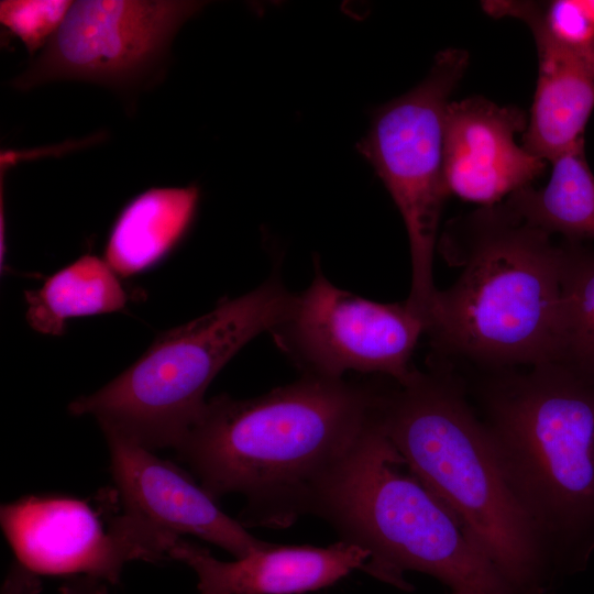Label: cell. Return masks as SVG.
Masks as SVG:
<instances>
[{
	"label": "cell",
	"mask_w": 594,
	"mask_h": 594,
	"mask_svg": "<svg viewBox=\"0 0 594 594\" xmlns=\"http://www.w3.org/2000/svg\"><path fill=\"white\" fill-rule=\"evenodd\" d=\"M548 184L527 186L502 201L519 219L568 242L594 239V175L585 157L584 141L551 161Z\"/></svg>",
	"instance_id": "16"
},
{
	"label": "cell",
	"mask_w": 594,
	"mask_h": 594,
	"mask_svg": "<svg viewBox=\"0 0 594 594\" xmlns=\"http://www.w3.org/2000/svg\"><path fill=\"white\" fill-rule=\"evenodd\" d=\"M531 33L539 70L522 146L551 162L583 139L594 109V42L572 46Z\"/></svg>",
	"instance_id": "14"
},
{
	"label": "cell",
	"mask_w": 594,
	"mask_h": 594,
	"mask_svg": "<svg viewBox=\"0 0 594 594\" xmlns=\"http://www.w3.org/2000/svg\"><path fill=\"white\" fill-rule=\"evenodd\" d=\"M197 1L73 2L42 54L15 80L21 89L53 80L128 85L153 66Z\"/></svg>",
	"instance_id": "9"
},
{
	"label": "cell",
	"mask_w": 594,
	"mask_h": 594,
	"mask_svg": "<svg viewBox=\"0 0 594 594\" xmlns=\"http://www.w3.org/2000/svg\"><path fill=\"white\" fill-rule=\"evenodd\" d=\"M462 48L438 53L425 79L378 108L358 144L391 194L404 220L410 248L408 305L429 318L437 288L433 255L439 221L449 196L443 175V121L449 98L463 77Z\"/></svg>",
	"instance_id": "7"
},
{
	"label": "cell",
	"mask_w": 594,
	"mask_h": 594,
	"mask_svg": "<svg viewBox=\"0 0 594 594\" xmlns=\"http://www.w3.org/2000/svg\"><path fill=\"white\" fill-rule=\"evenodd\" d=\"M396 385L381 387L375 418L411 471L516 587L554 594L561 576L551 552L462 392L417 370Z\"/></svg>",
	"instance_id": "2"
},
{
	"label": "cell",
	"mask_w": 594,
	"mask_h": 594,
	"mask_svg": "<svg viewBox=\"0 0 594 594\" xmlns=\"http://www.w3.org/2000/svg\"><path fill=\"white\" fill-rule=\"evenodd\" d=\"M309 515L363 548V569L400 590L404 574L426 573L463 594H525L483 552L448 507L411 471L375 414L322 481Z\"/></svg>",
	"instance_id": "4"
},
{
	"label": "cell",
	"mask_w": 594,
	"mask_h": 594,
	"mask_svg": "<svg viewBox=\"0 0 594 594\" xmlns=\"http://www.w3.org/2000/svg\"><path fill=\"white\" fill-rule=\"evenodd\" d=\"M380 386L314 375L264 395L212 397L176 449L215 499L241 494L245 528L309 515L322 481L371 422Z\"/></svg>",
	"instance_id": "1"
},
{
	"label": "cell",
	"mask_w": 594,
	"mask_h": 594,
	"mask_svg": "<svg viewBox=\"0 0 594 594\" xmlns=\"http://www.w3.org/2000/svg\"><path fill=\"white\" fill-rule=\"evenodd\" d=\"M169 558L189 565L199 594H299L327 587L355 569H364L370 554L339 540L328 547L268 543L233 561L179 537Z\"/></svg>",
	"instance_id": "13"
},
{
	"label": "cell",
	"mask_w": 594,
	"mask_h": 594,
	"mask_svg": "<svg viewBox=\"0 0 594 594\" xmlns=\"http://www.w3.org/2000/svg\"><path fill=\"white\" fill-rule=\"evenodd\" d=\"M103 258L86 254L25 292L26 320L35 331L59 336L70 318L122 310L128 294Z\"/></svg>",
	"instance_id": "17"
},
{
	"label": "cell",
	"mask_w": 594,
	"mask_h": 594,
	"mask_svg": "<svg viewBox=\"0 0 594 594\" xmlns=\"http://www.w3.org/2000/svg\"><path fill=\"white\" fill-rule=\"evenodd\" d=\"M110 469L124 510L175 537L196 536L242 558L270 542L228 516L186 472L153 451L116 435H105Z\"/></svg>",
	"instance_id": "11"
},
{
	"label": "cell",
	"mask_w": 594,
	"mask_h": 594,
	"mask_svg": "<svg viewBox=\"0 0 594 594\" xmlns=\"http://www.w3.org/2000/svg\"><path fill=\"white\" fill-rule=\"evenodd\" d=\"M38 591L36 574L16 562L8 574L2 594H37Z\"/></svg>",
	"instance_id": "21"
},
{
	"label": "cell",
	"mask_w": 594,
	"mask_h": 594,
	"mask_svg": "<svg viewBox=\"0 0 594 594\" xmlns=\"http://www.w3.org/2000/svg\"><path fill=\"white\" fill-rule=\"evenodd\" d=\"M528 117L519 108L483 97L450 101L443 121V175L449 195L494 206L531 186L546 161L518 145Z\"/></svg>",
	"instance_id": "12"
},
{
	"label": "cell",
	"mask_w": 594,
	"mask_h": 594,
	"mask_svg": "<svg viewBox=\"0 0 594 594\" xmlns=\"http://www.w3.org/2000/svg\"><path fill=\"white\" fill-rule=\"evenodd\" d=\"M73 1L6 0L0 2V21L33 55L56 33Z\"/></svg>",
	"instance_id": "20"
},
{
	"label": "cell",
	"mask_w": 594,
	"mask_h": 594,
	"mask_svg": "<svg viewBox=\"0 0 594 594\" xmlns=\"http://www.w3.org/2000/svg\"><path fill=\"white\" fill-rule=\"evenodd\" d=\"M196 187L152 188L132 199L117 218L105 260L122 277L162 261L180 241L196 212Z\"/></svg>",
	"instance_id": "15"
},
{
	"label": "cell",
	"mask_w": 594,
	"mask_h": 594,
	"mask_svg": "<svg viewBox=\"0 0 594 594\" xmlns=\"http://www.w3.org/2000/svg\"><path fill=\"white\" fill-rule=\"evenodd\" d=\"M493 16H513L551 38L572 46L594 42V0L485 1Z\"/></svg>",
	"instance_id": "19"
},
{
	"label": "cell",
	"mask_w": 594,
	"mask_h": 594,
	"mask_svg": "<svg viewBox=\"0 0 594 594\" xmlns=\"http://www.w3.org/2000/svg\"><path fill=\"white\" fill-rule=\"evenodd\" d=\"M18 562L35 574L116 582L132 560L167 559L174 537L121 509L106 521L85 501L30 496L1 507Z\"/></svg>",
	"instance_id": "10"
},
{
	"label": "cell",
	"mask_w": 594,
	"mask_h": 594,
	"mask_svg": "<svg viewBox=\"0 0 594 594\" xmlns=\"http://www.w3.org/2000/svg\"><path fill=\"white\" fill-rule=\"evenodd\" d=\"M484 421L503 470L561 579L594 552V380L531 366L486 393Z\"/></svg>",
	"instance_id": "5"
},
{
	"label": "cell",
	"mask_w": 594,
	"mask_h": 594,
	"mask_svg": "<svg viewBox=\"0 0 594 594\" xmlns=\"http://www.w3.org/2000/svg\"><path fill=\"white\" fill-rule=\"evenodd\" d=\"M452 594H463V593H459V592H452Z\"/></svg>",
	"instance_id": "22"
},
{
	"label": "cell",
	"mask_w": 594,
	"mask_h": 594,
	"mask_svg": "<svg viewBox=\"0 0 594 594\" xmlns=\"http://www.w3.org/2000/svg\"><path fill=\"white\" fill-rule=\"evenodd\" d=\"M296 295L278 276L211 311L161 333L125 371L69 405L92 416L105 435L151 451L183 442L200 418L205 393L221 369L252 339L289 316Z\"/></svg>",
	"instance_id": "6"
},
{
	"label": "cell",
	"mask_w": 594,
	"mask_h": 594,
	"mask_svg": "<svg viewBox=\"0 0 594 594\" xmlns=\"http://www.w3.org/2000/svg\"><path fill=\"white\" fill-rule=\"evenodd\" d=\"M560 346L556 363L594 380V251L562 244Z\"/></svg>",
	"instance_id": "18"
},
{
	"label": "cell",
	"mask_w": 594,
	"mask_h": 594,
	"mask_svg": "<svg viewBox=\"0 0 594 594\" xmlns=\"http://www.w3.org/2000/svg\"><path fill=\"white\" fill-rule=\"evenodd\" d=\"M440 248L462 271L433 298L426 333L438 350L496 366L557 362L562 244L501 202L453 219Z\"/></svg>",
	"instance_id": "3"
},
{
	"label": "cell",
	"mask_w": 594,
	"mask_h": 594,
	"mask_svg": "<svg viewBox=\"0 0 594 594\" xmlns=\"http://www.w3.org/2000/svg\"><path fill=\"white\" fill-rule=\"evenodd\" d=\"M428 322L408 302L373 301L331 284L317 263L315 277L288 318L271 333L304 375L342 378L346 371L407 383L410 359Z\"/></svg>",
	"instance_id": "8"
}]
</instances>
